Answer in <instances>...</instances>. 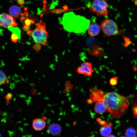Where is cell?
I'll list each match as a JSON object with an SVG mask.
<instances>
[{
	"mask_svg": "<svg viewBox=\"0 0 137 137\" xmlns=\"http://www.w3.org/2000/svg\"><path fill=\"white\" fill-rule=\"evenodd\" d=\"M34 21L28 18H27L24 21V23L22 24L24 25H26L27 26H30L31 24L35 23Z\"/></svg>",
	"mask_w": 137,
	"mask_h": 137,
	"instance_id": "obj_19",
	"label": "cell"
},
{
	"mask_svg": "<svg viewBox=\"0 0 137 137\" xmlns=\"http://www.w3.org/2000/svg\"><path fill=\"white\" fill-rule=\"evenodd\" d=\"M12 97V94L10 93L8 94L6 96V99L7 101L8 102L10 100Z\"/></svg>",
	"mask_w": 137,
	"mask_h": 137,
	"instance_id": "obj_25",
	"label": "cell"
},
{
	"mask_svg": "<svg viewBox=\"0 0 137 137\" xmlns=\"http://www.w3.org/2000/svg\"><path fill=\"white\" fill-rule=\"evenodd\" d=\"M76 71L79 74L89 77L91 76L94 72L91 63L85 62L82 63L77 68Z\"/></svg>",
	"mask_w": 137,
	"mask_h": 137,
	"instance_id": "obj_5",
	"label": "cell"
},
{
	"mask_svg": "<svg viewBox=\"0 0 137 137\" xmlns=\"http://www.w3.org/2000/svg\"><path fill=\"white\" fill-rule=\"evenodd\" d=\"M94 109L95 111L98 114H102L106 110V106L102 101L96 102L95 104Z\"/></svg>",
	"mask_w": 137,
	"mask_h": 137,
	"instance_id": "obj_14",
	"label": "cell"
},
{
	"mask_svg": "<svg viewBox=\"0 0 137 137\" xmlns=\"http://www.w3.org/2000/svg\"><path fill=\"white\" fill-rule=\"evenodd\" d=\"M89 53L90 55L92 56L100 57L103 56L104 51L99 46L95 45L91 46L89 50Z\"/></svg>",
	"mask_w": 137,
	"mask_h": 137,
	"instance_id": "obj_9",
	"label": "cell"
},
{
	"mask_svg": "<svg viewBox=\"0 0 137 137\" xmlns=\"http://www.w3.org/2000/svg\"><path fill=\"white\" fill-rule=\"evenodd\" d=\"M46 122L43 119L37 118L34 119L33 121L32 126L35 130L39 131L42 130L45 127Z\"/></svg>",
	"mask_w": 137,
	"mask_h": 137,
	"instance_id": "obj_10",
	"label": "cell"
},
{
	"mask_svg": "<svg viewBox=\"0 0 137 137\" xmlns=\"http://www.w3.org/2000/svg\"><path fill=\"white\" fill-rule=\"evenodd\" d=\"M32 30H29L27 31L26 33L29 36L31 37L32 34Z\"/></svg>",
	"mask_w": 137,
	"mask_h": 137,
	"instance_id": "obj_28",
	"label": "cell"
},
{
	"mask_svg": "<svg viewBox=\"0 0 137 137\" xmlns=\"http://www.w3.org/2000/svg\"><path fill=\"white\" fill-rule=\"evenodd\" d=\"M63 8L65 10H66L68 9V7L67 5H65L63 6Z\"/></svg>",
	"mask_w": 137,
	"mask_h": 137,
	"instance_id": "obj_29",
	"label": "cell"
},
{
	"mask_svg": "<svg viewBox=\"0 0 137 137\" xmlns=\"http://www.w3.org/2000/svg\"><path fill=\"white\" fill-rule=\"evenodd\" d=\"M118 77H115L111 78L110 80V84L112 85H116L117 83Z\"/></svg>",
	"mask_w": 137,
	"mask_h": 137,
	"instance_id": "obj_20",
	"label": "cell"
},
{
	"mask_svg": "<svg viewBox=\"0 0 137 137\" xmlns=\"http://www.w3.org/2000/svg\"><path fill=\"white\" fill-rule=\"evenodd\" d=\"M9 30L13 33L16 34L18 37L19 39L21 38V30L17 27H13L11 26H9L8 27Z\"/></svg>",
	"mask_w": 137,
	"mask_h": 137,
	"instance_id": "obj_16",
	"label": "cell"
},
{
	"mask_svg": "<svg viewBox=\"0 0 137 137\" xmlns=\"http://www.w3.org/2000/svg\"><path fill=\"white\" fill-rule=\"evenodd\" d=\"M104 95V93L101 90H95L92 91L90 95V99L93 102L102 101Z\"/></svg>",
	"mask_w": 137,
	"mask_h": 137,
	"instance_id": "obj_7",
	"label": "cell"
},
{
	"mask_svg": "<svg viewBox=\"0 0 137 137\" xmlns=\"http://www.w3.org/2000/svg\"><path fill=\"white\" fill-rule=\"evenodd\" d=\"M18 4L21 5H23L25 4L24 0H17Z\"/></svg>",
	"mask_w": 137,
	"mask_h": 137,
	"instance_id": "obj_27",
	"label": "cell"
},
{
	"mask_svg": "<svg viewBox=\"0 0 137 137\" xmlns=\"http://www.w3.org/2000/svg\"><path fill=\"white\" fill-rule=\"evenodd\" d=\"M23 30L25 31H27L30 29V26L24 25L22 28Z\"/></svg>",
	"mask_w": 137,
	"mask_h": 137,
	"instance_id": "obj_26",
	"label": "cell"
},
{
	"mask_svg": "<svg viewBox=\"0 0 137 137\" xmlns=\"http://www.w3.org/2000/svg\"><path fill=\"white\" fill-rule=\"evenodd\" d=\"M100 29V26L98 24L95 23H92L88 27L87 32L91 36L94 37L99 34Z\"/></svg>",
	"mask_w": 137,
	"mask_h": 137,
	"instance_id": "obj_8",
	"label": "cell"
},
{
	"mask_svg": "<svg viewBox=\"0 0 137 137\" xmlns=\"http://www.w3.org/2000/svg\"><path fill=\"white\" fill-rule=\"evenodd\" d=\"M112 124L110 123L102 127L100 129V134L103 136H108L110 135L112 131Z\"/></svg>",
	"mask_w": 137,
	"mask_h": 137,
	"instance_id": "obj_13",
	"label": "cell"
},
{
	"mask_svg": "<svg viewBox=\"0 0 137 137\" xmlns=\"http://www.w3.org/2000/svg\"><path fill=\"white\" fill-rule=\"evenodd\" d=\"M125 134L126 137H136V132L133 127H130L126 130Z\"/></svg>",
	"mask_w": 137,
	"mask_h": 137,
	"instance_id": "obj_15",
	"label": "cell"
},
{
	"mask_svg": "<svg viewBox=\"0 0 137 137\" xmlns=\"http://www.w3.org/2000/svg\"><path fill=\"white\" fill-rule=\"evenodd\" d=\"M21 15L22 16H24L25 15V14L24 13H21Z\"/></svg>",
	"mask_w": 137,
	"mask_h": 137,
	"instance_id": "obj_35",
	"label": "cell"
},
{
	"mask_svg": "<svg viewBox=\"0 0 137 137\" xmlns=\"http://www.w3.org/2000/svg\"><path fill=\"white\" fill-rule=\"evenodd\" d=\"M18 36L16 34L13 33L12 34L11 39L12 42L16 43L18 41Z\"/></svg>",
	"mask_w": 137,
	"mask_h": 137,
	"instance_id": "obj_21",
	"label": "cell"
},
{
	"mask_svg": "<svg viewBox=\"0 0 137 137\" xmlns=\"http://www.w3.org/2000/svg\"><path fill=\"white\" fill-rule=\"evenodd\" d=\"M24 10L25 11H26L27 10V7H25L24 8Z\"/></svg>",
	"mask_w": 137,
	"mask_h": 137,
	"instance_id": "obj_36",
	"label": "cell"
},
{
	"mask_svg": "<svg viewBox=\"0 0 137 137\" xmlns=\"http://www.w3.org/2000/svg\"><path fill=\"white\" fill-rule=\"evenodd\" d=\"M109 5L106 0H93L88 6L91 12L99 16L108 15Z\"/></svg>",
	"mask_w": 137,
	"mask_h": 137,
	"instance_id": "obj_4",
	"label": "cell"
},
{
	"mask_svg": "<svg viewBox=\"0 0 137 137\" xmlns=\"http://www.w3.org/2000/svg\"><path fill=\"white\" fill-rule=\"evenodd\" d=\"M26 18L25 17V16H22L20 18V20H23L25 19Z\"/></svg>",
	"mask_w": 137,
	"mask_h": 137,
	"instance_id": "obj_31",
	"label": "cell"
},
{
	"mask_svg": "<svg viewBox=\"0 0 137 137\" xmlns=\"http://www.w3.org/2000/svg\"><path fill=\"white\" fill-rule=\"evenodd\" d=\"M15 20L11 15L5 13L0 14V27L5 28H8L9 26H12Z\"/></svg>",
	"mask_w": 137,
	"mask_h": 137,
	"instance_id": "obj_6",
	"label": "cell"
},
{
	"mask_svg": "<svg viewBox=\"0 0 137 137\" xmlns=\"http://www.w3.org/2000/svg\"><path fill=\"white\" fill-rule=\"evenodd\" d=\"M35 25L36 28L32 30L31 37L36 43L47 46L48 45V34L46 30L45 23L40 20Z\"/></svg>",
	"mask_w": 137,
	"mask_h": 137,
	"instance_id": "obj_2",
	"label": "cell"
},
{
	"mask_svg": "<svg viewBox=\"0 0 137 137\" xmlns=\"http://www.w3.org/2000/svg\"><path fill=\"white\" fill-rule=\"evenodd\" d=\"M134 3L135 6H137V0H135L134 2Z\"/></svg>",
	"mask_w": 137,
	"mask_h": 137,
	"instance_id": "obj_33",
	"label": "cell"
},
{
	"mask_svg": "<svg viewBox=\"0 0 137 137\" xmlns=\"http://www.w3.org/2000/svg\"><path fill=\"white\" fill-rule=\"evenodd\" d=\"M124 39L125 42V44L124 46L125 47H126L130 44L131 41H130V39L128 37H124Z\"/></svg>",
	"mask_w": 137,
	"mask_h": 137,
	"instance_id": "obj_22",
	"label": "cell"
},
{
	"mask_svg": "<svg viewBox=\"0 0 137 137\" xmlns=\"http://www.w3.org/2000/svg\"><path fill=\"white\" fill-rule=\"evenodd\" d=\"M6 82L8 83L9 80L5 74L0 70V85L5 84Z\"/></svg>",
	"mask_w": 137,
	"mask_h": 137,
	"instance_id": "obj_17",
	"label": "cell"
},
{
	"mask_svg": "<svg viewBox=\"0 0 137 137\" xmlns=\"http://www.w3.org/2000/svg\"><path fill=\"white\" fill-rule=\"evenodd\" d=\"M129 97L123 96L116 92L104 93L102 101L106 110L113 116L118 118L124 114L129 106Z\"/></svg>",
	"mask_w": 137,
	"mask_h": 137,
	"instance_id": "obj_1",
	"label": "cell"
},
{
	"mask_svg": "<svg viewBox=\"0 0 137 137\" xmlns=\"http://www.w3.org/2000/svg\"><path fill=\"white\" fill-rule=\"evenodd\" d=\"M43 3L44 4H46L47 3V2L45 0H44L43 1Z\"/></svg>",
	"mask_w": 137,
	"mask_h": 137,
	"instance_id": "obj_34",
	"label": "cell"
},
{
	"mask_svg": "<svg viewBox=\"0 0 137 137\" xmlns=\"http://www.w3.org/2000/svg\"><path fill=\"white\" fill-rule=\"evenodd\" d=\"M21 10L18 6L13 5L11 6L9 9V13L13 18H18L21 15Z\"/></svg>",
	"mask_w": 137,
	"mask_h": 137,
	"instance_id": "obj_12",
	"label": "cell"
},
{
	"mask_svg": "<svg viewBox=\"0 0 137 137\" xmlns=\"http://www.w3.org/2000/svg\"><path fill=\"white\" fill-rule=\"evenodd\" d=\"M100 27L102 31L107 36H116L122 33L117 23L112 19H106L101 22Z\"/></svg>",
	"mask_w": 137,
	"mask_h": 137,
	"instance_id": "obj_3",
	"label": "cell"
},
{
	"mask_svg": "<svg viewBox=\"0 0 137 137\" xmlns=\"http://www.w3.org/2000/svg\"><path fill=\"white\" fill-rule=\"evenodd\" d=\"M132 111L134 118L137 117V103L134 102L132 103Z\"/></svg>",
	"mask_w": 137,
	"mask_h": 137,
	"instance_id": "obj_18",
	"label": "cell"
},
{
	"mask_svg": "<svg viewBox=\"0 0 137 137\" xmlns=\"http://www.w3.org/2000/svg\"><path fill=\"white\" fill-rule=\"evenodd\" d=\"M97 121L99 124L101 125L105 126L109 124L108 123L106 122L105 121L102 120L99 118H97Z\"/></svg>",
	"mask_w": 137,
	"mask_h": 137,
	"instance_id": "obj_24",
	"label": "cell"
},
{
	"mask_svg": "<svg viewBox=\"0 0 137 137\" xmlns=\"http://www.w3.org/2000/svg\"><path fill=\"white\" fill-rule=\"evenodd\" d=\"M61 129L60 126L57 124H52L48 127L49 133L53 136H56L59 134L61 132Z\"/></svg>",
	"mask_w": 137,
	"mask_h": 137,
	"instance_id": "obj_11",
	"label": "cell"
},
{
	"mask_svg": "<svg viewBox=\"0 0 137 137\" xmlns=\"http://www.w3.org/2000/svg\"><path fill=\"white\" fill-rule=\"evenodd\" d=\"M24 13L25 14V16L26 18H27L28 17L29 14L28 12H27L26 11H25L24 12Z\"/></svg>",
	"mask_w": 137,
	"mask_h": 137,
	"instance_id": "obj_30",
	"label": "cell"
},
{
	"mask_svg": "<svg viewBox=\"0 0 137 137\" xmlns=\"http://www.w3.org/2000/svg\"><path fill=\"white\" fill-rule=\"evenodd\" d=\"M1 136V133H0V136Z\"/></svg>",
	"mask_w": 137,
	"mask_h": 137,
	"instance_id": "obj_37",
	"label": "cell"
},
{
	"mask_svg": "<svg viewBox=\"0 0 137 137\" xmlns=\"http://www.w3.org/2000/svg\"><path fill=\"white\" fill-rule=\"evenodd\" d=\"M41 44L39 43H36L33 46V48L34 49L37 51H39L41 49Z\"/></svg>",
	"mask_w": 137,
	"mask_h": 137,
	"instance_id": "obj_23",
	"label": "cell"
},
{
	"mask_svg": "<svg viewBox=\"0 0 137 137\" xmlns=\"http://www.w3.org/2000/svg\"><path fill=\"white\" fill-rule=\"evenodd\" d=\"M88 103H89V104H91L93 102L90 99H89L88 100Z\"/></svg>",
	"mask_w": 137,
	"mask_h": 137,
	"instance_id": "obj_32",
	"label": "cell"
}]
</instances>
